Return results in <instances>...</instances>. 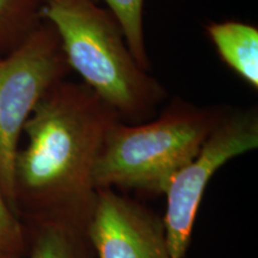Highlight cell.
Here are the masks:
<instances>
[{
  "label": "cell",
  "instance_id": "cell-1",
  "mask_svg": "<svg viewBox=\"0 0 258 258\" xmlns=\"http://www.w3.org/2000/svg\"><path fill=\"white\" fill-rule=\"evenodd\" d=\"M117 112L85 83L60 80L24 123L14 169L15 213L24 224L88 227L98 190L93 171Z\"/></svg>",
  "mask_w": 258,
  "mask_h": 258
},
{
  "label": "cell",
  "instance_id": "cell-2",
  "mask_svg": "<svg viewBox=\"0 0 258 258\" xmlns=\"http://www.w3.org/2000/svg\"><path fill=\"white\" fill-rule=\"evenodd\" d=\"M41 17L55 29L71 71L122 121L141 123L154 117L166 89L137 62L108 9L96 0H44Z\"/></svg>",
  "mask_w": 258,
  "mask_h": 258
},
{
  "label": "cell",
  "instance_id": "cell-3",
  "mask_svg": "<svg viewBox=\"0 0 258 258\" xmlns=\"http://www.w3.org/2000/svg\"><path fill=\"white\" fill-rule=\"evenodd\" d=\"M226 105L201 106L173 97L156 118L118 120L106 135L93 171L99 189H134L164 195L173 176L198 154Z\"/></svg>",
  "mask_w": 258,
  "mask_h": 258
},
{
  "label": "cell",
  "instance_id": "cell-4",
  "mask_svg": "<svg viewBox=\"0 0 258 258\" xmlns=\"http://www.w3.org/2000/svg\"><path fill=\"white\" fill-rule=\"evenodd\" d=\"M70 72L48 22L0 60V191L14 212L15 159L24 123L44 93Z\"/></svg>",
  "mask_w": 258,
  "mask_h": 258
},
{
  "label": "cell",
  "instance_id": "cell-5",
  "mask_svg": "<svg viewBox=\"0 0 258 258\" xmlns=\"http://www.w3.org/2000/svg\"><path fill=\"white\" fill-rule=\"evenodd\" d=\"M258 147L257 106L230 108L189 164L171 179L163 219L173 258H185L206 189L225 164Z\"/></svg>",
  "mask_w": 258,
  "mask_h": 258
},
{
  "label": "cell",
  "instance_id": "cell-6",
  "mask_svg": "<svg viewBox=\"0 0 258 258\" xmlns=\"http://www.w3.org/2000/svg\"><path fill=\"white\" fill-rule=\"evenodd\" d=\"M88 235L95 258H173L160 215L116 189L98 190Z\"/></svg>",
  "mask_w": 258,
  "mask_h": 258
},
{
  "label": "cell",
  "instance_id": "cell-7",
  "mask_svg": "<svg viewBox=\"0 0 258 258\" xmlns=\"http://www.w3.org/2000/svg\"><path fill=\"white\" fill-rule=\"evenodd\" d=\"M219 56L247 85L258 89V29L239 21L213 22L206 27Z\"/></svg>",
  "mask_w": 258,
  "mask_h": 258
},
{
  "label": "cell",
  "instance_id": "cell-8",
  "mask_svg": "<svg viewBox=\"0 0 258 258\" xmlns=\"http://www.w3.org/2000/svg\"><path fill=\"white\" fill-rule=\"evenodd\" d=\"M25 225L29 232L25 258H95L88 227L61 221Z\"/></svg>",
  "mask_w": 258,
  "mask_h": 258
},
{
  "label": "cell",
  "instance_id": "cell-9",
  "mask_svg": "<svg viewBox=\"0 0 258 258\" xmlns=\"http://www.w3.org/2000/svg\"><path fill=\"white\" fill-rule=\"evenodd\" d=\"M108 10L121 25L127 46L140 67L150 72L148 56L144 34V0H103Z\"/></svg>",
  "mask_w": 258,
  "mask_h": 258
},
{
  "label": "cell",
  "instance_id": "cell-10",
  "mask_svg": "<svg viewBox=\"0 0 258 258\" xmlns=\"http://www.w3.org/2000/svg\"><path fill=\"white\" fill-rule=\"evenodd\" d=\"M28 243L27 225L15 214L0 191V256L25 258Z\"/></svg>",
  "mask_w": 258,
  "mask_h": 258
},
{
  "label": "cell",
  "instance_id": "cell-11",
  "mask_svg": "<svg viewBox=\"0 0 258 258\" xmlns=\"http://www.w3.org/2000/svg\"><path fill=\"white\" fill-rule=\"evenodd\" d=\"M44 0H0V25L14 22H31L41 17Z\"/></svg>",
  "mask_w": 258,
  "mask_h": 258
},
{
  "label": "cell",
  "instance_id": "cell-12",
  "mask_svg": "<svg viewBox=\"0 0 258 258\" xmlns=\"http://www.w3.org/2000/svg\"><path fill=\"white\" fill-rule=\"evenodd\" d=\"M0 258H10V257H3V256H0Z\"/></svg>",
  "mask_w": 258,
  "mask_h": 258
}]
</instances>
